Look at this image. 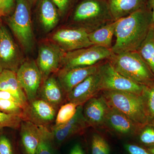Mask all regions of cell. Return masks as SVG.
<instances>
[{
    "instance_id": "obj_35",
    "label": "cell",
    "mask_w": 154,
    "mask_h": 154,
    "mask_svg": "<svg viewBox=\"0 0 154 154\" xmlns=\"http://www.w3.org/2000/svg\"><path fill=\"white\" fill-rule=\"evenodd\" d=\"M15 5V0H0V11L5 16L12 11Z\"/></svg>"
},
{
    "instance_id": "obj_4",
    "label": "cell",
    "mask_w": 154,
    "mask_h": 154,
    "mask_svg": "<svg viewBox=\"0 0 154 154\" xmlns=\"http://www.w3.org/2000/svg\"><path fill=\"white\" fill-rule=\"evenodd\" d=\"M100 93L109 107L125 114L140 125L149 122L141 95L122 91H103Z\"/></svg>"
},
{
    "instance_id": "obj_7",
    "label": "cell",
    "mask_w": 154,
    "mask_h": 154,
    "mask_svg": "<svg viewBox=\"0 0 154 154\" xmlns=\"http://www.w3.org/2000/svg\"><path fill=\"white\" fill-rule=\"evenodd\" d=\"M113 54L111 49L95 45L66 52L60 69L92 66L108 60Z\"/></svg>"
},
{
    "instance_id": "obj_15",
    "label": "cell",
    "mask_w": 154,
    "mask_h": 154,
    "mask_svg": "<svg viewBox=\"0 0 154 154\" xmlns=\"http://www.w3.org/2000/svg\"><path fill=\"white\" fill-rule=\"evenodd\" d=\"M100 92V76L97 71L66 94V100L78 106H83L88 100Z\"/></svg>"
},
{
    "instance_id": "obj_30",
    "label": "cell",
    "mask_w": 154,
    "mask_h": 154,
    "mask_svg": "<svg viewBox=\"0 0 154 154\" xmlns=\"http://www.w3.org/2000/svg\"><path fill=\"white\" fill-rule=\"evenodd\" d=\"M0 111L7 114L17 116L24 120V109L21 105L14 101L0 99Z\"/></svg>"
},
{
    "instance_id": "obj_38",
    "label": "cell",
    "mask_w": 154,
    "mask_h": 154,
    "mask_svg": "<svg viewBox=\"0 0 154 154\" xmlns=\"http://www.w3.org/2000/svg\"><path fill=\"white\" fill-rule=\"evenodd\" d=\"M146 7L148 8L151 10L154 7V0H148Z\"/></svg>"
},
{
    "instance_id": "obj_28",
    "label": "cell",
    "mask_w": 154,
    "mask_h": 154,
    "mask_svg": "<svg viewBox=\"0 0 154 154\" xmlns=\"http://www.w3.org/2000/svg\"><path fill=\"white\" fill-rule=\"evenodd\" d=\"M40 128L41 139L36 154H55L52 147L53 141L50 130L47 127L40 126Z\"/></svg>"
},
{
    "instance_id": "obj_25",
    "label": "cell",
    "mask_w": 154,
    "mask_h": 154,
    "mask_svg": "<svg viewBox=\"0 0 154 154\" xmlns=\"http://www.w3.org/2000/svg\"><path fill=\"white\" fill-rule=\"evenodd\" d=\"M78 107L75 104L71 102L62 105L58 110L54 124L51 128L59 127L70 121L76 113Z\"/></svg>"
},
{
    "instance_id": "obj_37",
    "label": "cell",
    "mask_w": 154,
    "mask_h": 154,
    "mask_svg": "<svg viewBox=\"0 0 154 154\" xmlns=\"http://www.w3.org/2000/svg\"><path fill=\"white\" fill-rule=\"evenodd\" d=\"M69 154H85L82 146L79 144H75L72 148Z\"/></svg>"
},
{
    "instance_id": "obj_26",
    "label": "cell",
    "mask_w": 154,
    "mask_h": 154,
    "mask_svg": "<svg viewBox=\"0 0 154 154\" xmlns=\"http://www.w3.org/2000/svg\"><path fill=\"white\" fill-rule=\"evenodd\" d=\"M149 122H154V82L143 85L141 94Z\"/></svg>"
},
{
    "instance_id": "obj_16",
    "label": "cell",
    "mask_w": 154,
    "mask_h": 154,
    "mask_svg": "<svg viewBox=\"0 0 154 154\" xmlns=\"http://www.w3.org/2000/svg\"><path fill=\"white\" fill-rule=\"evenodd\" d=\"M109 107L101 95L94 96L83 105L84 118L89 126L95 128L105 127V119Z\"/></svg>"
},
{
    "instance_id": "obj_34",
    "label": "cell",
    "mask_w": 154,
    "mask_h": 154,
    "mask_svg": "<svg viewBox=\"0 0 154 154\" xmlns=\"http://www.w3.org/2000/svg\"><path fill=\"white\" fill-rule=\"evenodd\" d=\"M124 148L128 154H152L147 149L134 144L127 143Z\"/></svg>"
},
{
    "instance_id": "obj_6",
    "label": "cell",
    "mask_w": 154,
    "mask_h": 154,
    "mask_svg": "<svg viewBox=\"0 0 154 154\" xmlns=\"http://www.w3.org/2000/svg\"><path fill=\"white\" fill-rule=\"evenodd\" d=\"M100 90L129 92L141 95L143 85L123 76L113 68L108 60L100 63L98 68Z\"/></svg>"
},
{
    "instance_id": "obj_19",
    "label": "cell",
    "mask_w": 154,
    "mask_h": 154,
    "mask_svg": "<svg viewBox=\"0 0 154 154\" xmlns=\"http://www.w3.org/2000/svg\"><path fill=\"white\" fill-rule=\"evenodd\" d=\"M21 142L26 154H36L41 137L40 127L23 120L20 127Z\"/></svg>"
},
{
    "instance_id": "obj_32",
    "label": "cell",
    "mask_w": 154,
    "mask_h": 154,
    "mask_svg": "<svg viewBox=\"0 0 154 154\" xmlns=\"http://www.w3.org/2000/svg\"><path fill=\"white\" fill-rule=\"evenodd\" d=\"M56 6L60 15H66L76 5L80 0H51Z\"/></svg>"
},
{
    "instance_id": "obj_40",
    "label": "cell",
    "mask_w": 154,
    "mask_h": 154,
    "mask_svg": "<svg viewBox=\"0 0 154 154\" xmlns=\"http://www.w3.org/2000/svg\"><path fill=\"white\" fill-rule=\"evenodd\" d=\"M148 151L152 154H154V146L150 147L147 149Z\"/></svg>"
},
{
    "instance_id": "obj_10",
    "label": "cell",
    "mask_w": 154,
    "mask_h": 154,
    "mask_svg": "<svg viewBox=\"0 0 154 154\" xmlns=\"http://www.w3.org/2000/svg\"><path fill=\"white\" fill-rule=\"evenodd\" d=\"M23 62L8 30L2 25L0 28V70L8 69L16 72Z\"/></svg>"
},
{
    "instance_id": "obj_5",
    "label": "cell",
    "mask_w": 154,
    "mask_h": 154,
    "mask_svg": "<svg viewBox=\"0 0 154 154\" xmlns=\"http://www.w3.org/2000/svg\"><path fill=\"white\" fill-rule=\"evenodd\" d=\"M16 2L15 11L8 19V24L23 48L29 51L34 44L30 8L26 0H16Z\"/></svg>"
},
{
    "instance_id": "obj_23",
    "label": "cell",
    "mask_w": 154,
    "mask_h": 154,
    "mask_svg": "<svg viewBox=\"0 0 154 154\" xmlns=\"http://www.w3.org/2000/svg\"><path fill=\"white\" fill-rule=\"evenodd\" d=\"M116 24V21H114L89 33V39L93 45L111 49Z\"/></svg>"
},
{
    "instance_id": "obj_9",
    "label": "cell",
    "mask_w": 154,
    "mask_h": 154,
    "mask_svg": "<svg viewBox=\"0 0 154 154\" xmlns=\"http://www.w3.org/2000/svg\"><path fill=\"white\" fill-rule=\"evenodd\" d=\"M52 39L65 52L94 45L89 39V33L82 28L61 29L54 33Z\"/></svg>"
},
{
    "instance_id": "obj_21",
    "label": "cell",
    "mask_w": 154,
    "mask_h": 154,
    "mask_svg": "<svg viewBox=\"0 0 154 154\" xmlns=\"http://www.w3.org/2000/svg\"><path fill=\"white\" fill-rule=\"evenodd\" d=\"M148 0H107L114 21L146 7Z\"/></svg>"
},
{
    "instance_id": "obj_36",
    "label": "cell",
    "mask_w": 154,
    "mask_h": 154,
    "mask_svg": "<svg viewBox=\"0 0 154 154\" xmlns=\"http://www.w3.org/2000/svg\"><path fill=\"white\" fill-rule=\"evenodd\" d=\"M0 99L14 101V102H17V103H18L22 106V105L19 103V101L16 98V97L13 94L8 92H7V91L0 90Z\"/></svg>"
},
{
    "instance_id": "obj_3",
    "label": "cell",
    "mask_w": 154,
    "mask_h": 154,
    "mask_svg": "<svg viewBox=\"0 0 154 154\" xmlns=\"http://www.w3.org/2000/svg\"><path fill=\"white\" fill-rule=\"evenodd\" d=\"M108 60L118 72L135 82L147 85L154 82V73L137 51L113 54Z\"/></svg>"
},
{
    "instance_id": "obj_13",
    "label": "cell",
    "mask_w": 154,
    "mask_h": 154,
    "mask_svg": "<svg viewBox=\"0 0 154 154\" xmlns=\"http://www.w3.org/2000/svg\"><path fill=\"white\" fill-rule=\"evenodd\" d=\"M141 126L125 114L109 107L104 128L114 134L123 137L134 136Z\"/></svg>"
},
{
    "instance_id": "obj_1",
    "label": "cell",
    "mask_w": 154,
    "mask_h": 154,
    "mask_svg": "<svg viewBox=\"0 0 154 154\" xmlns=\"http://www.w3.org/2000/svg\"><path fill=\"white\" fill-rule=\"evenodd\" d=\"M116 22L112 52L137 51L151 27V10L146 7Z\"/></svg>"
},
{
    "instance_id": "obj_11",
    "label": "cell",
    "mask_w": 154,
    "mask_h": 154,
    "mask_svg": "<svg viewBox=\"0 0 154 154\" xmlns=\"http://www.w3.org/2000/svg\"><path fill=\"white\" fill-rule=\"evenodd\" d=\"M65 53L55 43H45L39 47L36 63L43 82L59 70Z\"/></svg>"
},
{
    "instance_id": "obj_18",
    "label": "cell",
    "mask_w": 154,
    "mask_h": 154,
    "mask_svg": "<svg viewBox=\"0 0 154 154\" xmlns=\"http://www.w3.org/2000/svg\"><path fill=\"white\" fill-rule=\"evenodd\" d=\"M38 97L59 109L66 100V94L57 77L50 75L42 84Z\"/></svg>"
},
{
    "instance_id": "obj_8",
    "label": "cell",
    "mask_w": 154,
    "mask_h": 154,
    "mask_svg": "<svg viewBox=\"0 0 154 154\" xmlns=\"http://www.w3.org/2000/svg\"><path fill=\"white\" fill-rule=\"evenodd\" d=\"M16 75L28 102L37 98L43 78L36 62L32 60L23 62L16 72Z\"/></svg>"
},
{
    "instance_id": "obj_33",
    "label": "cell",
    "mask_w": 154,
    "mask_h": 154,
    "mask_svg": "<svg viewBox=\"0 0 154 154\" xmlns=\"http://www.w3.org/2000/svg\"><path fill=\"white\" fill-rule=\"evenodd\" d=\"M0 154H14L11 140L5 135H0Z\"/></svg>"
},
{
    "instance_id": "obj_20",
    "label": "cell",
    "mask_w": 154,
    "mask_h": 154,
    "mask_svg": "<svg viewBox=\"0 0 154 154\" xmlns=\"http://www.w3.org/2000/svg\"><path fill=\"white\" fill-rule=\"evenodd\" d=\"M0 90L14 95L24 109L28 105V99L19 84L15 72L8 69L2 71L0 74Z\"/></svg>"
},
{
    "instance_id": "obj_12",
    "label": "cell",
    "mask_w": 154,
    "mask_h": 154,
    "mask_svg": "<svg viewBox=\"0 0 154 154\" xmlns=\"http://www.w3.org/2000/svg\"><path fill=\"white\" fill-rule=\"evenodd\" d=\"M57 108L40 98L28 102L25 109V118L38 126H48L54 122Z\"/></svg>"
},
{
    "instance_id": "obj_29",
    "label": "cell",
    "mask_w": 154,
    "mask_h": 154,
    "mask_svg": "<svg viewBox=\"0 0 154 154\" xmlns=\"http://www.w3.org/2000/svg\"><path fill=\"white\" fill-rule=\"evenodd\" d=\"M110 146L102 135L94 133L91 139L92 154H110Z\"/></svg>"
},
{
    "instance_id": "obj_22",
    "label": "cell",
    "mask_w": 154,
    "mask_h": 154,
    "mask_svg": "<svg viewBox=\"0 0 154 154\" xmlns=\"http://www.w3.org/2000/svg\"><path fill=\"white\" fill-rule=\"evenodd\" d=\"M59 13L51 0H41L39 8V19L42 26L46 32H49L57 25Z\"/></svg>"
},
{
    "instance_id": "obj_44",
    "label": "cell",
    "mask_w": 154,
    "mask_h": 154,
    "mask_svg": "<svg viewBox=\"0 0 154 154\" xmlns=\"http://www.w3.org/2000/svg\"><path fill=\"white\" fill-rule=\"evenodd\" d=\"M1 72H1V70H0V74H1Z\"/></svg>"
},
{
    "instance_id": "obj_31",
    "label": "cell",
    "mask_w": 154,
    "mask_h": 154,
    "mask_svg": "<svg viewBox=\"0 0 154 154\" xmlns=\"http://www.w3.org/2000/svg\"><path fill=\"white\" fill-rule=\"evenodd\" d=\"M22 121V119L19 116L0 111V129L4 128L18 129L20 128Z\"/></svg>"
},
{
    "instance_id": "obj_24",
    "label": "cell",
    "mask_w": 154,
    "mask_h": 154,
    "mask_svg": "<svg viewBox=\"0 0 154 154\" xmlns=\"http://www.w3.org/2000/svg\"><path fill=\"white\" fill-rule=\"evenodd\" d=\"M137 52L154 73V28L151 27Z\"/></svg>"
},
{
    "instance_id": "obj_42",
    "label": "cell",
    "mask_w": 154,
    "mask_h": 154,
    "mask_svg": "<svg viewBox=\"0 0 154 154\" xmlns=\"http://www.w3.org/2000/svg\"><path fill=\"white\" fill-rule=\"evenodd\" d=\"M30 1L31 3H35V2H36L37 0H30Z\"/></svg>"
},
{
    "instance_id": "obj_41",
    "label": "cell",
    "mask_w": 154,
    "mask_h": 154,
    "mask_svg": "<svg viewBox=\"0 0 154 154\" xmlns=\"http://www.w3.org/2000/svg\"><path fill=\"white\" fill-rule=\"evenodd\" d=\"M3 16H5V14H3V13L2 11H0V17H3Z\"/></svg>"
},
{
    "instance_id": "obj_39",
    "label": "cell",
    "mask_w": 154,
    "mask_h": 154,
    "mask_svg": "<svg viewBox=\"0 0 154 154\" xmlns=\"http://www.w3.org/2000/svg\"><path fill=\"white\" fill-rule=\"evenodd\" d=\"M152 26L154 28V7L151 9Z\"/></svg>"
},
{
    "instance_id": "obj_14",
    "label": "cell",
    "mask_w": 154,
    "mask_h": 154,
    "mask_svg": "<svg viewBox=\"0 0 154 154\" xmlns=\"http://www.w3.org/2000/svg\"><path fill=\"white\" fill-rule=\"evenodd\" d=\"M88 127L83 115V106H79L75 114L68 122L57 128H51L53 142L60 144L70 138L82 133Z\"/></svg>"
},
{
    "instance_id": "obj_2",
    "label": "cell",
    "mask_w": 154,
    "mask_h": 154,
    "mask_svg": "<svg viewBox=\"0 0 154 154\" xmlns=\"http://www.w3.org/2000/svg\"><path fill=\"white\" fill-rule=\"evenodd\" d=\"M72 28L84 29L88 33L114 22L107 0H80L74 7Z\"/></svg>"
},
{
    "instance_id": "obj_43",
    "label": "cell",
    "mask_w": 154,
    "mask_h": 154,
    "mask_svg": "<svg viewBox=\"0 0 154 154\" xmlns=\"http://www.w3.org/2000/svg\"><path fill=\"white\" fill-rule=\"evenodd\" d=\"M2 25V20H1V19H0V28H1V26Z\"/></svg>"
},
{
    "instance_id": "obj_17",
    "label": "cell",
    "mask_w": 154,
    "mask_h": 154,
    "mask_svg": "<svg viewBox=\"0 0 154 154\" xmlns=\"http://www.w3.org/2000/svg\"><path fill=\"white\" fill-rule=\"evenodd\" d=\"M99 63L90 66L60 69L57 78L66 95L86 78L96 73Z\"/></svg>"
},
{
    "instance_id": "obj_27",
    "label": "cell",
    "mask_w": 154,
    "mask_h": 154,
    "mask_svg": "<svg viewBox=\"0 0 154 154\" xmlns=\"http://www.w3.org/2000/svg\"><path fill=\"white\" fill-rule=\"evenodd\" d=\"M140 143L149 147L154 146V122L142 125L137 134Z\"/></svg>"
}]
</instances>
